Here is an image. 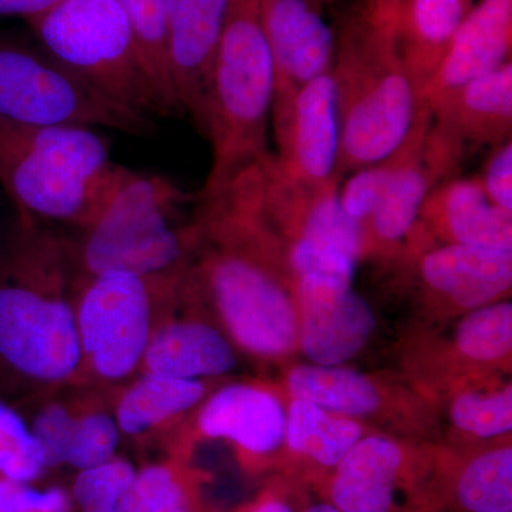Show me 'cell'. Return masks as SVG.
<instances>
[{
    "label": "cell",
    "mask_w": 512,
    "mask_h": 512,
    "mask_svg": "<svg viewBox=\"0 0 512 512\" xmlns=\"http://www.w3.org/2000/svg\"><path fill=\"white\" fill-rule=\"evenodd\" d=\"M72 237L16 212L0 238V394L22 404L76 382Z\"/></svg>",
    "instance_id": "1"
},
{
    "label": "cell",
    "mask_w": 512,
    "mask_h": 512,
    "mask_svg": "<svg viewBox=\"0 0 512 512\" xmlns=\"http://www.w3.org/2000/svg\"><path fill=\"white\" fill-rule=\"evenodd\" d=\"M330 74L339 116L336 178L342 181L402 146L421 99L394 45L393 28L373 20L369 3L343 20Z\"/></svg>",
    "instance_id": "2"
},
{
    "label": "cell",
    "mask_w": 512,
    "mask_h": 512,
    "mask_svg": "<svg viewBox=\"0 0 512 512\" xmlns=\"http://www.w3.org/2000/svg\"><path fill=\"white\" fill-rule=\"evenodd\" d=\"M126 170L94 128L0 121V187L19 214L83 231Z\"/></svg>",
    "instance_id": "3"
},
{
    "label": "cell",
    "mask_w": 512,
    "mask_h": 512,
    "mask_svg": "<svg viewBox=\"0 0 512 512\" xmlns=\"http://www.w3.org/2000/svg\"><path fill=\"white\" fill-rule=\"evenodd\" d=\"M274 64L262 28L259 0H234L212 69L201 133L212 163L200 200L214 197L249 168L272 156L268 121Z\"/></svg>",
    "instance_id": "4"
},
{
    "label": "cell",
    "mask_w": 512,
    "mask_h": 512,
    "mask_svg": "<svg viewBox=\"0 0 512 512\" xmlns=\"http://www.w3.org/2000/svg\"><path fill=\"white\" fill-rule=\"evenodd\" d=\"M195 201L161 175L126 170L92 224L72 237L77 279L104 272L184 274L200 242L197 217L183 215Z\"/></svg>",
    "instance_id": "5"
},
{
    "label": "cell",
    "mask_w": 512,
    "mask_h": 512,
    "mask_svg": "<svg viewBox=\"0 0 512 512\" xmlns=\"http://www.w3.org/2000/svg\"><path fill=\"white\" fill-rule=\"evenodd\" d=\"M184 274L104 272L77 279L80 367L73 384L113 389L137 376L158 319L173 302Z\"/></svg>",
    "instance_id": "6"
},
{
    "label": "cell",
    "mask_w": 512,
    "mask_h": 512,
    "mask_svg": "<svg viewBox=\"0 0 512 512\" xmlns=\"http://www.w3.org/2000/svg\"><path fill=\"white\" fill-rule=\"evenodd\" d=\"M47 53L120 106L167 116L117 0H63L28 22Z\"/></svg>",
    "instance_id": "7"
},
{
    "label": "cell",
    "mask_w": 512,
    "mask_h": 512,
    "mask_svg": "<svg viewBox=\"0 0 512 512\" xmlns=\"http://www.w3.org/2000/svg\"><path fill=\"white\" fill-rule=\"evenodd\" d=\"M0 121L16 126L106 127L150 136L153 117L120 106L47 53L0 32Z\"/></svg>",
    "instance_id": "8"
},
{
    "label": "cell",
    "mask_w": 512,
    "mask_h": 512,
    "mask_svg": "<svg viewBox=\"0 0 512 512\" xmlns=\"http://www.w3.org/2000/svg\"><path fill=\"white\" fill-rule=\"evenodd\" d=\"M457 458L363 436L326 478L340 512H446Z\"/></svg>",
    "instance_id": "9"
},
{
    "label": "cell",
    "mask_w": 512,
    "mask_h": 512,
    "mask_svg": "<svg viewBox=\"0 0 512 512\" xmlns=\"http://www.w3.org/2000/svg\"><path fill=\"white\" fill-rule=\"evenodd\" d=\"M286 412L256 383L218 384L171 437L163 454L192 457L202 440H224L248 470H259L285 444Z\"/></svg>",
    "instance_id": "10"
},
{
    "label": "cell",
    "mask_w": 512,
    "mask_h": 512,
    "mask_svg": "<svg viewBox=\"0 0 512 512\" xmlns=\"http://www.w3.org/2000/svg\"><path fill=\"white\" fill-rule=\"evenodd\" d=\"M45 451L47 466L82 471L119 454L111 389L69 384L19 404Z\"/></svg>",
    "instance_id": "11"
},
{
    "label": "cell",
    "mask_w": 512,
    "mask_h": 512,
    "mask_svg": "<svg viewBox=\"0 0 512 512\" xmlns=\"http://www.w3.org/2000/svg\"><path fill=\"white\" fill-rule=\"evenodd\" d=\"M237 348L185 278L158 319L138 373L220 380L237 367Z\"/></svg>",
    "instance_id": "12"
},
{
    "label": "cell",
    "mask_w": 512,
    "mask_h": 512,
    "mask_svg": "<svg viewBox=\"0 0 512 512\" xmlns=\"http://www.w3.org/2000/svg\"><path fill=\"white\" fill-rule=\"evenodd\" d=\"M272 117L278 144L274 161L281 174L309 190L340 183L338 103L330 72L306 84Z\"/></svg>",
    "instance_id": "13"
},
{
    "label": "cell",
    "mask_w": 512,
    "mask_h": 512,
    "mask_svg": "<svg viewBox=\"0 0 512 512\" xmlns=\"http://www.w3.org/2000/svg\"><path fill=\"white\" fill-rule=\"evenodd\" d=\"M298 342L313 365L340 366L372 338L376 316L352 284L322 275L293 279Z\"/></svg>",
    "instance_id": "14"
},
{
    "label": "cell",
    "mask_w": 512,
    "mask_h": 512,
    "mask_svg": "<svg viewBox=\"0 0 512 512\" xmlns=\"http://www.w3.org/2000/svg\"><path fill=\"white\" fill-rule=\"evenodd\" d=\"M259 12L274 64L272 114L330 72L336 36L311 0H259Z\"/></svg>",
    "instance_id": "15"
},
{
    "label": "cell",
    "mask_w": 512,
    "mask_h": 512,
    "mask_svg": "<svg viewBox=\"0 0 512 512\" xmlns=\"http://www.w3.org/2000/svg\"><path fill=\"white\" fill-rule=\"evenodd\" d=\"M234 0H163L165 52L178 109L201 131L215 57Z\"/></svg>",
    "instance_id": "16"
},
{
    "label": "cell",
    "mask_w": 512,
    "mask_h": 512,
    "mask_svg": "<svg viewBox=\"0 0 512 512\" xmlns=\"http://www.w3.org/2000/svg\"><path fill=\"white\" fill-rule=\"evenodd\" d=\"M220 380H184L138 373L111 389L121 446L137 453L160 450Z\"/></svg>",
    "instance_id": "17"
},
{
    "label": "cell",
    "mask_w": 512,
    "mask_h": 512,
    "mask_svg": "<svg viewBox=\"0 0 512 512\" xmlns=\"http://www.w3.org/2000/svg\"><path fill=\"white\" fill-rule=\"evenodd\" d=\"M512 0H481L458 26L421 103L433 107L464 84L511 62Z\"/></svg>",
    "instance_id": "18"
},
{
    "label": "cell",
    "mask_w": 512,
    "mask_h": 512,
    "mask_svg": "<svg viewBox=\"0 0 512 512\" xmlns=\"http://www.w3.org/2000/svg\"><path fill=\"white\" fill-rule=\"evenodd\" d=\"M457 168L456 161L431 141L427 133L394 173L376 210L362 225V256L387 254L409 237L429 192L441 181L453 177Z\"/></svg>",
    "instance_id": "19"
},
{
    "label": "cell",
    "mask_w": 512,
    "mask_h": 512,
    "mask_svg": "<svg viewBox=\"0 0 512 512\" xmlns=\"http://www.w3.org/2000/svg\"><path fill=\"white\" fill-rule=\"evenodd\" d=\"M419 274L434 301L473 311L511 291L512 251L444 244L421 254Z\"/></svg>",
    "instance_id": "20"
},
{
    "label": "cell",
    "mask_w": 512,
    "mask_h": 512,
    "mask_svg": "<svg viewBox=\"0 0 512 512\" xmlns=\"http://www.w3.org/2000/svg\"><path fill=\"white\" fill-rule=\"evenodd\" d=\"M431 126L466 153L498 147L512 134V63L464 84L431 107Z\"/></svg>",
    "instance_id": "21"
},
{
    "label": "cell",
    "mask_w": 512,
    "mask_h": 512,
    "mask_svg": "<svg viewBox=\"0 0 512 512\" xmlns=\"http://www.w3.org/2000/svg\"><path fill=\"white\" fill-rule=\"evenodd\" d=\"M417 222L446 244L512 251V211L485 195L480 178H447L427 195Z\"/></svg>",
    "instance_id": "22"
},
{
    "label": "cell",
    "mask_w": 512,
    "mask_h": 512,
    "mask_svg": "<svg viewBox=\"0 0 512 512\" xmlns=\"http://www.w3.org/2000/svg\"><path fill=\"white\" fill-rule=\"evenodd\" d=\"M473 6V0H403L394 22V45L420 99Z\"/></svg>",
    "instance_id": "23"
},
{
    "label": "cell",
    "mask_w": 512,
    "mask_h": 512,
    "mask_svg": "<svg viewBox=\"0 0 512 512\" xmlns=\"http://www.w3.org/2000/svg\"><path fill=\"white\" fill-rule=\"evenodd\" d=\"M210 483L191 458L163 454L136 468L121 512H217L205 497Z\"/></svg>",
    "instance_id": "24"
},
{
    "label": "cell",
    "mask_w": 512,
    "mask_h": 512,
    "mask_svg": "<svg viewBox=\"0 0 512 512\" xmlns=\"http://www.w3.org/2000/svg\"><path fill=\"white\" fill-rule=\"evenodd\" d=\"M293 399L306 400L348 419H370L382 412V384L372 376L342 366L302 365L286 377Z\"/></svg>",
    "instance_id": "25"
},
{
    "label": "cell",
    "mask_w": 512,
    "mask_h": 512,
    "mask_svg": "<svg viewBox=\"0 0 512 512\" xmlns=\"http://www.w3.org/2000/svg\"><path fill=\"white\" fill-rule=\"evenodd\" d=\"M362 437L363 427L356 420L306 400L293 399L286 413V447L320 471L330 473Z\"/></svg>",
    "instance_id": "26"
},
{
    "label": "cell",
    "mask_w": 512,
    "mask_h": 512,
    "mask_svg": "<svg viewBox=\"0 0 512 512\" xmlns=\"http://www.w3.org/2000/svg\"><path fill=\"white\" fill-rule=\"evenodd\" d=\"M450 510L512 512V447H491L458 460L450 487Z\"/></svg>",
    "instance_id": "27"
},
{
    "label": "cell",
    "mask_w": 512,
    "mask_h": 512,
    "mask_svg": "<svg viewBox=\"0 0 512 512\" xmlns=\"http://www.w3.org/2000/svg\"><path fill=\"white\" fill-rule=\"evenodd\" d=\"M127 13L136 36L138 50L151 82L167 114L177 113V100L165 52V26L163 0H117Z\"/></svg>",
    "instance_id": "28"
},
{
    "label": "cell",
    "mask_w": 512,
    "mask_h": 512,
    "mask_svg": "<svg viewBox=\"0 0 512 512\" xmlns=\"http://www.w3.org/2000/svg\"><path fill=\"white\" fill-rule=\"evenodd\" d=\"M454 343L458 353L473 362L507 359L512 349L511 302H493L468 312L458 322Z\"/></svg>",
    "instance_id": "29"
},
{
    "label": "cell",
    "mask_w": 512,
    "mask_h": 512,
    "mask_svg": "<svg viewBox=\"0 0 512 512\" xmlns=\"http://www.w3.org/2000/svg\"><path fill=\"white\" fill-rule=\"evenodd\" d=\"M47 471L45 451L28 420L8 400L0 399V476L35 484Z\"/></svg>",
    "instance_id": "30"
},
{
    "label": "cell",
    "mask_w": 512,
    "mask_h": 512,
    "mask_svg": "<svg viewBox=\"0 0 512 512\" xmlns=\"http://www.w3.org/2000/svg\"><path fill=\"white\" fill-rule=\"evenodd\" d=\"M136 467L117 454L100 466L77 471L70 487L73 512H121Z\"/></svg>",
    "instance_id": "31"
},
{
    "label": "cell",
    "mask_w": 512,
    "mask_h": 512,
    "mask_svg": "<svg viewBox=\"0 0 512 512\" xmlns=\"http://www.w3.org/2000/svg\"><path fill=\"white\" fill-rule=\"evenodd\" d=\"M450 417L454 426L477 439H494L511 433L512 389L464 390L451 400Z\"/></svg>",
    "instance_id": "32"
},
{
    "label": "cell",
    "mask_w": 512,
    "mask_h": 512,
    "mask_svg": "<svg viewBox=\"0 0 512 512\" xmlns=\"http://www.w3.org/2000/svg\"><path fill=\"white\" fill-rule=\"evenodd\" d=\"M0 512H73V503L66 488H36L0 476Z\"/></svg>",
    "instance_id": "33"
},
{
    "label": "cell",
    "mask_w": 512,
    "mask_h": 512,
    "mask_svg": "<svg viewBox=\"0 0 512 512\" xmlns=\"http://www.w3.org/2000/svg\"><path fill=\"white\" fill-rule=\"evenodd\" d=\"M485 195L497 207L512 211V141L493 148L480 178Z\"/></svg>",
    "instance_id": "34"
},
{
    "label": "cell",
    "mask_w": 512,
    "mask_h": 512,
    "mask_svg": "<svg viewBox=\"0 0 512 512\" xmlns=\"http://www.w3.org/2000/svg\"><path fill=\"white\" fill-rule=\"evenodd\" d=\"M302 495L298 484L279 478L262 488L252 500L228 512H302L306 508Z\"/></svg>",
    "instance_id": "35"
},
{
    "label": "cell",
    "mask_w": 512,
    "mask_h": 512,
    "mask_svg": "<svg viewBox=\"0 0 512 512\" xmlns=\"http://www.w3.org/2000/svg\"><path fill=\"white\" fill-rule=\"evenodd\" d=\"M63 0H0V19L20 18L26 23L45 15Z\"/></svg>",
    "instance_id": "36"
},
{
    "label": "cell",
    "mask_w": 512,
    "mask_h": 512,
    "mask_svg": "<svg viewBox=\"0 0 512 512\" xmlns=\"http://www.w3.org/2000/svg\"><path fill=\"white\" fill-rule=\"evenodd\" d=\"M403 0H369L370 15L379 25L394 28Z\"/></svg>",
    "instance_id": "37"
},
{
    "label": "cell",
    "mask_w": 512,
    "mask_h": 512,
    "mask_svg": "<svg viewBox=\"0 0 512 512\" xmlns=\"http://www.w3.org/2000/svg\"><path fill=\"white\" fill-rule=\"evenodd\" d=\"M302 512H340L338 508L333 507L328 501H322V503H315L306 505L305 510Z\"/></svg>",
    "instance_id": "38"
},
{
    "label": "cell",
    "mask_w": 512,
    "mask_h": 512,
    "mask_svg": "<svg viewBox=\"0 0 512 512\" xmlns=\"http://www.w3.org/2000/svg\"><path fill=\"white\" fill-rule=\"evenodd\" d=\"M312 3H315L319 8H325L326 5L330 2V0H311Z\"/></svg>",
    "instance_id": "39"
},
{
    "label": "cell",
    "mask_w": 512,
    "mask_h": 512,
    "mask_svg": "<svg viewBox=\"0 0 512 512\" xmlns=\"http://www.w3.org/2000/svg\"><path fill=\"white\" fill-rule=\"evenodd\" d=\"M0 238H2V234H0Z\"/></svg>",
    "instance_id": "40"
}]
</instances>
